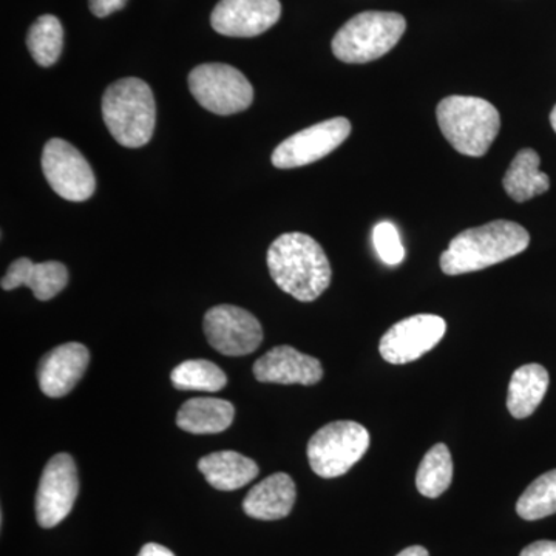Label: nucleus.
Wrapping results in <instances>:
<instances>
[{
    "label": "nucleus",
    "mask_w": 556,
    "mask_h": 556,
    "mask_svg": "<svg viewBox=\"0 0 556 556\" xmlns=\"http://www.w3.org/2000/svg\"><path fill=\"white\" fill-rule=\"evenodd\" d=\"M268 268L277 287L300 302H314L331 283L327 254L302 232L283 233L270 244Z\"/></svg>",
    "instance_id": "obj_1"
},
{
    "label": "nucleus",
    "mask_w": 556,
    "mask_h": 556,
    "mask_svg": "<svg viewBox=\"0 0 556 556\" xmlns=\"http://www.w3.org/2000/svg\"><path fill=\"white\" fill-rule=\"evenodd\" d=\"M529 244V232L521 225L496 219L464 230L450 241L447 251L441 255V269L447 276L475 273L521 254Z\"/></svg>",
    "instance_id": "obj_2"
},
{
    "label": "nucleus",
    "mask_w": 556,
    "mask_h": 556,
    "mask_svg": "<svg viewBox=\"0 0 556 556\" xmlns=\"http://www.w3.org/2000/svg\"><path fill=\"white\" fill-rule=\"evenodd\" d=\"M102 118L124 148L138 149L153 137L156 104L148 83L138 78L116 80L102 97Z\"/></svg>",
    "instance_id": "obj_3"
},
{
    "label": "nucleus",
    "mask_w": 556,
    "mask_h": 556,
    "mask_svg": "<svg viewBox=\"0 0 556 556\" xmlns=\"http://www.w3.org/2000/svg\"><path fill=\"white\" fill-rule=\"evenodd\" d=\"M439 129L457 152L467 156H484L501 129L495 105L477 97L453 94L439 102Z\"/></svg>",
    "instance_id": "obj_4"
},
{
    "label": "nucleus",
    "mask_w": 556,
    "mask_h": 556,
    "mask_svg": "<svg viewBox=\"0 0 556 556\" xmlns=\"http://www.w3.org/2000/svg\"><path fill=\"white\" fill-rule=\"evenodd\" d=\"M407 30L402 14L365 11L346 22L332 39V53L346 64H367L390 53Z\"/></svg>",
    "instance_id": "obj_5"
},
{
    "label": "nucleus",
    "mask_w": 556,
    "mask_h": 556,
    "mask_svg": "<svg viewBox=\"0 0 556 556\" xmlns=\"http://www.w3.org/2000/svg\"><path fill=\"white\" fill-rule=\"evenodd\" d=\"M368 448L367 428L354 420H336L311 438L309 466L320 478H339L356 466Z\"/></svg>",
    "instance_id": "obj_6"
},
{
    "label": "nucleus",
    "mask_w": 556,
    "mask_h": 556,
    "mask_svg": "<svg viewBox=\"0 0 556 556\" xmlns=\"http://www.w3.org/2000/svg\"><path fill=\"white\" fill-rule=\"evenodd\" d=\"M189 90L201 108L222 116L244 112L254 101V89L247 76L232 65L219 62L193 68Z\"/></svg>",
    "instance_id": "obj_7"
},
{
    "label": "nucleus",
    "mask_w": 556,
    "mask_h": 556,
    "mask_svg": "<svg viewBox=\"0 0 556 556\" xmlns=\"http://www.w3.org/2000/svg\"><path fill=\"white\" fill-rule=\"evenodd\" d=\"M42 170L51 189L61 199L79 203L89 200L97 189V178L89 161L64 139L53 138L47 142L42 152Z\"/></svg>",
    "instance_id": "obj_8"
},
{
    "label": "nucleus",
    "mask_w": 556,
    "mask_h": 556,
    "mask_svg": "<svg viewBox=\"0 0 556 556\" xmlns=\"http://www.w3.org/2000/svg\"><path fill=\"white\" fill-rule=\"evenodd\" d=\"M79 493L78 468L67 453L51 457L36 493V519L43 529L56 527L68 517Z\"/></svg>",
    "instance_id": "obj_9"
},
{
    "label": "nucleus",
    "mask_w": 556,
    "mask_h": 556,
    "mask_svg": "<svg viewBox=\"0 0 556 556\" xmlns=\"http://www.w3.org/2000/svg\"><path fill=\"white\" fill-rule=\"evenodd\" d=\"M203 328L211 346L225 356H248L263 342L257 317L239 306L219 305L208 309Z\"/></svg>",
    "instance_id": "obj_10"
},
{
    "label": "nucleus",
    "mask_w": 556,
    "mask_h": 556,
    "mask_svg": "<svg viewBox=\"0 0 556 556\" xmlns=\"http://www.w3.org/2000/svg\"><path fill=\"white\" fill-rule=\"evenodd\" d=\"M351 134V123L346 118H332L300 130L285 139L273 153V164L277 169H295L308 166L325 159L342 144Z\"/></svg>",
    "instance_id": "obj_11"
},
{
    "label": "nucleus",
    "mask_w": 556,
    "mask_h": 556,
    "mask_svg": "<svg viewBox=\"0 0 556 556\" xmlns=\"http://www.w3.org/2000/svg\"><path fill=\"white\" fill-rule=\"evenodd\" d=\"M447 324L433 314H417L393 325L379 343L388 364L404 365L433 350L444 339Z\"/></svg>",
    "instance_id": "obj_12"
},
{
    "label": "nucleus",
    "mask_w": 556,
    "mask_h": 556,
    "mask_svg": "<svg viewBox=\"0 0 556 556\" xmlns=\"http://www.w3.org/2000/svg\"><path fill=\"white\" fill-rule=\"evenodd\" d=\"M280 16V0H219L211 24L229 38H254L274 27Z\"/></svg>",
    "instance_id": "obj_13"
},
{
    "label": "nucleus",
    "mask_w": 556,
    "mask_h": 556,
    "mask_svg": "<svg viewBox=\"0 0 556 556\" xmlns=\"http://www.w3.org/2000/svg\"><path fill=\"white\" fill-rule=\"evenodd\" d=\"M252 371L258 382L280 386H316L324 378L318 358L289 345L273 348L255 362Z\"/></svg>",
    "instance_id": "obj_14"
},
{
    "label": "nucleus",
    "mask_w": 556,
    "mask_h": 556,
    "mask_svg": "<svg viewBox=\"0 0 556 556\" xmlns=\"http://www.w3.org/2000/svg\"><path fill=\"white\" fill-rule=\"evenodd\" d=\"M90 353L83 343L53 348L38 367L40 391L49 397H64L76 387L89 367Z\"/></svg>",
    "instance_id": "obj_15"
},
{
    "label": "nucleus",
    "mask_w": 556,
    "mask_h": 556,
    "mask_svg": "<svg viewBox=\"0 0 556 556\" xmlns=\"http://www.w3.org/2000/svg\"><path fill=\"white\" fill-rule=\"evenodd\" d=\"M68 270L60 262L33 263L30 258H17L11 263L5 276L2 277V289L30 288L35 298L47 302L56 298L67 287Z\"/></svg>",
    "instance_id": "obj_16"
},
{
    "label": "nucleus",
    "mask_w": 556,
    "mask_h": 556,
    "mask_svg": "<svg viewBox=\"0 0 556 556\" xmlns=\"http://www.w3.org/2000/svg\"><path fill=\"white\" fill-rule=\"evenodd\" d=\"M298 497L294 481L287 473H274L249 490L243 501L248 517L260 521L287 518Z\"/></svg>",
    "instance_id": "obj_17"
},
{
    "label": "nucleus",
    "mask_w": 556,
    "mask_h": 556,
    "mask_svg": "<svg viewBox=\"0 0 556 556\" xmlns=\"http://www.w3.org/2000/svg\"><path fill=\"white\" fill-rule=\"evenodd\" d=\"M199 470L208 484L222 492H232L258 477V466L237 452H215L201 457Z\"/></svg>",
    "instance_id": "obj_18"
},
{
    "label": "nucleus",
    "mask_w": 556,
    "mask_h": 556,
    "mask_svg": "<svg viewBox=\"0 0 556 556\" xmlns=\"http://www.w3.org/2000/svg\"><path fill=\"white\" fill-rule=\"evenodd\" d=\"M236 409L228 401L215 397L190 399L178 409L177 426L192 434L223 433L232 426Z\"/></svg>",
    "instance_id": "obj_19"
},
{
    "label": "nucleus",
    "mask_w": 556,
    "mask_h": 556,
    "mask_svg": "<svg viewBox=\"0 0 556 556\" xmlns=\"http://www.w3.org/2000/svg\"><path fill=\"white\" fill-rule=\"evenodd\" d=\"M548 388V372L543 365L518 368L508 383L507 408L515 419H526L540 407Z\"/></svg>",
    "instance_id": "obj_20"
},
{
    "label": "nucleus",
    "mask_w": 556,
    "mask_h": 556,
    "mask_svg": "<svg viewBox=\"0 0 556 556\" xmlns=\"http://www.w3.org/2000/svg\"><path fill=\"white\" fill-rule=\"evenodd\" d=\"M540 163L541 159L535 150H519L503 179L504 189L511 200L525 203L533 197L547 192L551 188V179L540 170Z\"/></svg>",
    "instance_id": "obj_21"
},
{
    "label": "nucleus",
    "mask_w": 556,
    "mask_h": 556,
    "mask_svg": "<svg viewBox=\"0 0 556 556\" xmlns=\"http://www.w3.org/2000/svg\"><path fill=\"white\" fill-rule=\"evenodd\" d=\"M28 51L40 67H51L60 60L64 49V28L61 21L43 14L31 25L27 36Z\"/></svg>",
    "instance_id": "obj_22"
},
{
    "label": "nucleus",
    "mask_w": 556,
    "mask_h": 556,
    "mask_svg": "<svg viewBox=\"0 0 556 556\" xmlns=\"http://www.w3.org/2000/svg\"><path fill=\"white\" fill-rule=\"evenodd\" d=\"M453 459L445 444H437L424 456L417 470L416 486L420 495L439 497L452 484Z\"/></svg>",
    "instance_id": "obj_23"
},
{
    "label": "nucleus",
    "mask_w": 556,
    "mask_h": 556,
    "mask_svg": "<svg viewBox=\"0 0 556 556\" xmlns=\"http://www.w3.org/2000/svg\"><path fill=\"white\" fill-rule=\"evenodd\" d=\"M170 380L177 390L206 393H217L228 383L225 371L204 358L182 362L172 371Z\"/></svg>",
    "instance_id": "obj_24"
},
{
    "label": "nucleus",
    "mask_w": 556,
    "mask_h": 556,
    "mask_svg": "<svg viewBox=\"0 0 556 556\" xmlns=\"http://www.w3.org/2000/svg\"><path fill=\"white\" fill-rule=\"evenodd\" d=\"M517 511L526 521H536L556 514V468L541 475L518 500Z\"/></svg>",
    "instance_id": "obj_25"
},
{
    "label": "nucleus",
    "mask_w": 556,
    "mask_h": 556,
    "mask_svg": "<svg viewBox=\"0 0 556 556\" xmlns=\"http://www.w3.org/2000/svg\"><path fill=\"white\" fill-rule=\"evenodd\" d=\"M372 243L380 260L388 266H397L404 262L405 249L402 247L401 237L396 226L390 222H382L372 230Z\"/></svg>",
    "instance_id": "obj_26"
},
{
    "label": "nucleus",
    "mask_w": 556,
    "mask_h": 556,
    "mask_svg": "<svg viewBox=\"0 0 556 556\" xmlns=\"http://www.w3.org/2000/svg\"><path fill=\"white\" fill-rule=\"evenodd\" d=\"M90 11L97 17H108L115 11L123 10L127 0H89Z\"/></svg>",
    "instance_id": "obj_27"
},
{
    "label": "nucleus",
    "mask_w": 556,
    "mask_h": 556,
    "mask_svg": "<svg viewBox=\"0 0 556 556\" xmlns=\"http://www.w3.org/2000/svg\"><path fill=\"white\" fill-rule=\"evenodd\" d=\"M519 556H556V541H536L522 548Z\"/></svg>",
    "instance_id": "obj_28"
},
{
    "label": "nucleus",
    "mask_w": 556,
    "mask_h": 556,
    "mask_svg": "<svg viewBox=\"0 0 556 556\" xmlns=\"http://www.w3.org/2000/svg\"><path fill=\"white\" fill-rule=\"evenodd\" d=\"M138 556H175L169 548L161 546V544L149 543L139 551Z\"/></svg>",
    "instance_id": "obj_29"
},
{
    "label": "nucleus",
    "mask_w": 556,
    "mask_h": 556,
    "mask_svg": "<svg viewBox=\"0 0 556 556\" xmlns=\"http://www.w3.org/2000/svg\"><path fill=\"white\" fill-rule=\"evenodd\" d=\"M397 556H430L426 547L422 546H412L402 551Z\"/></svg>",
    "instance_id": "obj_30"
},
{
    "label": "nucleus",
    "mask_w": 556,
    "mask_h": 556,
    "mask_svg": "<svg viewBox=\"0 0 556 556\" xmlns=\"http://www.w3.org/2000/svg\"><path fill=\"white\" fill-rule=\"evenodd\" d=\"M551 124H552V127H554V130L556 131V105H555L554 110H552V113H551Z\"/></svg>",
    "instance_id": "obj_31"
}]
</instances>
